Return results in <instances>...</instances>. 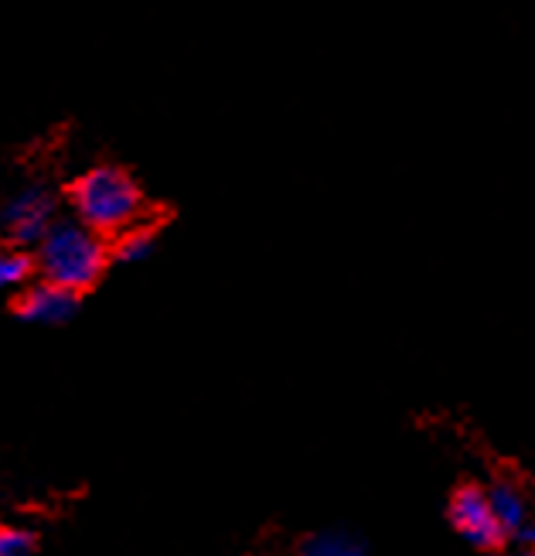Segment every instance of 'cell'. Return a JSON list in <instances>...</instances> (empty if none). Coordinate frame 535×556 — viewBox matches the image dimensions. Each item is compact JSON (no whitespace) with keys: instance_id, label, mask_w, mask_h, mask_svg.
Listing matches in <instances>:
<instances>
[{"instance_id":"6da1fadb","label":"cell","mask_w":535,"mask_h":556,"mask_svg":"<svg viewBox=\"0 0 535 556\" xmlns=\"http://www.w3.org/2000/svg\"><path fill=\"white\" fill-rule=\"evenodd\" d=\"M110 263V243L79 219H59L38 243V267L48 283L72 294L92 287Z\"/></svg>"},{"instance_id":"7a4b0ae2","label":"cell","mask_w":535,"mask_h":556,"mask_svg":"<svg viewBox=\"0 0 535 556\" xmlns=\"http://www.w3.org/2000/svg\"><path fill=\"white\" fill-rule=\"evenodd\" d=\"M72 208L95 232H127L143 215V191L124 167H92L72 185Z\"/></svg>"},{"instance_id":"3957f363","label":"cell","mask_w":535,"mask_h":556,"mask_svg":"<svg viewBox=\"0 0 535 556\" xmlns=\"http://www.w3.org/2000/svg\"><path fill=\"white\" fill-rule=\"evenodd\" d=\"M447 519H450V526L457 529V533L477 549H498L505 543V529H501V522L495 516L492 495H488V489H481V485H460L450 495Z\"/></svg>"},{"instance_id":"277c9868","label":"cell","mask_w":535,"mask_h":556,"mask_svg":"<svg viewBox=\"0 0 535 556\" xmlns=\"http://www.w3.org/2000/svg\"><path fill=\"white\" fill-rule=\"evenodd\" d=\"M59 219H55V199L48 195L44 188H24L4 205L0 212V226L14 239V243L28 247V243H41Z\"/></svg>"},{"instance_id":"5b68a950","label":"cell","mask_w":535,"mask_h":556,"mask_svg":"<svg viewBox=\"0 0 535 556\" xmlns=\"http://www.w3.org/2000/svg\"><path fill=\"white\" fill-rule=\"evenodd\" d=\"M79 307V298L72 294L65 287H55V283H38L31 290H24L21 301H17V311L24 321H38V325H62L68 321L72 314Z\"/></svg>"},{"instance_id":"8992f818","label":"cell","mask_w":535,"mask_h":556,"mask_svg":"<svg viewBox=\"0 0 535 556\" xmlns=\"http://www.w3.org/2000/svg\"><path fill=\"white\" fill-rule=\"evenodd\" d=\"M488 495H492V505H495V516H498V522L505 529V540H512L515 533H522L528 522H535L532 509H528V498L522 495L519 485H512V481H498V485L488 489Z\"/></svg>"},{"instance_id":"52a82bcc","label":"cell","mask_w":535,"mask_h":556,"mask_svg":"<svg viewBox=\"0 0 535 556\" xmlns=\"http://www.w3.org/2000/svg\"><path fill=\"white\" fill-rule=\"evenodd\" d=\"M297 556H369V546L352 529H321L304 540Z\"/></svg>"},{"instance_id":"ba28073f","label":"cell","mask_w":535,"mask_h":556,"mask_svg":"<svg viewBox=\"0 0 535 556\" xmlns=\"http://www.w3.org/2000/svg\"><path fill=\"white\" fill-rule=\"evenodd\" d=\"M154 229L148 223H137L130 226L127 232H119L116 247H113V256L116 260H127V263H137V260H148L154 253Z\"/></svg>"},{"instance_id":"9c48e42d","label":"cell","mask_w":535,"mask_h":556,"mask_svg":"<svg viewBox=\"0 0 535 556\" xmlns=\"http://www.w3.org/2000/svg\"><path fill=\"white\" fill-rule=\"evenodd\" d=\"M28 274H31V260L21 250H0V290L24 283Z\"/></svg>"},{"instance_id":"30bf717a","label":"cell","mask_w":535,"mask_h":556,"mask_svg":"<svg viewBox=\"0 0 535 556\" xmlns=\"http://www.w3.org/2000/svg\"><path fill=\"white\" fill-rule=\"evenodd\" d=\"M35 549V536L28 529L0 526V556H28Z\"/></svg>"},{"instance_id":"8fae6325","label":"cell","mask_w":535,"mask_h":556,"mask_svg":"<svg viewBox=\"0 0 535 556\" xmlns=\"http://www.w3.org/2000/svg\"><path fill=\"white\" fill-rule=\"evenodd\" d=\"M512 556H535V549H519V553H512Z\"/></svg>"}]
</instances>
